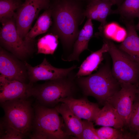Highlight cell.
Segmentation results:
<instances>
[{
	"label": "cell",
	"mask_w": 139,
	"mask_h": 139,
	"mask_svg": "<svg viewBox=\"0 0 139 139\" xmlns=\"http://www.w3.org/2000/svg\"><path fill=\"white\" fill-rule=\"evenodd\" d=\"M104 42L100 49L92 52L83 61L79 67L78 72L75 74V77L88 76L97 69L103 59L104 54L108 52V51L107 44L105 42Z\"/></svg>",
	"instance_id": "cell-19"
},
{
	"label": "cell",
	"mask_w": 139,
	"mask_h": 139,
	"mask_svg": "<svg viewBox=\"0 0 139 139\" xmlns=\"http://www.w3.org/2000/svg\"><path fill=\"white\" fill-rule=\"evenodd\" d=\"M136 95L127 126L131 131L136 132L139 130V96L137 97Z\"/></svg>",
	"instance_id": "cell-26"
},
{
	"label": "cell",
	"mask_w": 139,
	"mask_h": 139,
	"mask_svg": "<svg viewBox=\"0 0 139 139\" xmlns=\"http://www.w3.org/2000/svg\"><path fill=\"white\" fill-rule=\"evenodd\" d=\"M55 107L62 116L66 132L70 136L82 139L83 124L81 119L75 114L65 103L60 102Z\"/></svg>",
	"instance_id": "cell-14"
},
{
	"label": "cell",
	"mask_w": 139,
	"mask_h": 139,
	"mask_svg": "<svg viewBox=\"0 0 139 139\" xmlns=\"http://www.w3.org/2000/svg\"><path fill=\"white\" fill-rule=\"evenodd\" d=\"M51 8L46 10L37 18L34 26L28 33L24 39L33 42L38 35L46 32L52 24Z\"/></svg>",
	"instance_id": "cell-20"
},
{
	"label": "cell",
	"mask_w": 139,
	"mask_h": 139,
	"mask_svg": "<svg viewBox=\"0 0 139 139\" xmlns=\"http://www.w3.org/2000/svg\"><path fill=\"white\" fill-rule=\"evenodd\" d=\"M137 93L139 95V90H138H138Z\"/></svg>",
	"instance_id": "cell-33"
},
{
	"label": "cell",
	"mask_w": 139,
	"mask_h": 139,
	"mask_svg": "<svg viewBox=\"0 0 139 139\" xmlns=\"http://www.w3.org/2000/svg\"><path fill=\"white\" fill-rule=\"evenodd\" d=\"M50 0H25L17 10L14 16L18 32L22 39L40 11L50 7Z\"/></svg>",
	"instance_id": "cell-8"
},
{
	"label": "cell",
	"mask_w": 139,
	"mask_h": 139,
	"mask_svg": "<svg viewBox=\"0 0 139 139\" xmlns=\"http://www.w3.org/2000/svg\"><path fill=\"white\" fill-rule=\"evenodd\" d=\"M75 80L84 95L93 97L103 105L121 88L108 65L102 66L88 76L76 77Z\"/></svg>",
	"instance_id": "cell-2"
},
{
	"label": "cell",
	"mask_w": 139,
	"mask_h": 139,
	"mask_svg": "<svg viewBox=\"0 0 139 139\" xmlns=\"http://www.w3.org/2000/svg\"><path fill=\"white\" fill-rule=\"evenodd\" d=\"M120 84V89L106 102L116 110L123 121L125 126H127L138 89L135 84Z\"/></svg>",
	"instance_id": "cell-9"
},
{
	"label": "cell",
	"mask_w": 139,
	"mask_h": 139,
	"mask_svg": "<svg viewBox=\"0 0 139 139\" xmlns=\"http://www.w3.org/2000/svg\"><path fill=\"white\" fill-rule=\"evenodd\" d=\"M72 112L81 119L94 121L100 109L96 103L86 99H76L72 97L62 99Z\"/></svg>",
	"instance_id": "cell-13"
},
{
	"label": "cell",
	"mask_w": 139,
	"mask_h": 139,
	"mask_svg": "<svg viewBox=\"0 0 139 139\" xmlns=\"http://www.w3.org/2000/svg\"><path fill=\"white\" fill-rule=\"evenodd\" d=\"M119 13L126 20L139 17V0H124L118 8L112 11Z\"/></svg>",
	"instance_id": "cell-21"
},
{
	"label": "cell",
	"mask_w": 139,
	"mask_h": 139,
	"mask_svg": "<svg viewBox=\"0 0 139 139\" xmlns=\"http://www.w3.org/2000/svg\"><path fill=\"white\" fill-rule=\"evenodd\" d=\"M136 138L139 139V130H138L136 132Z\"/></svg>",
	"instance_id": "cell-31"
},
{
	"label": "cell",
	"mask_w": 139,
	"mask_h": 139,
	"mask_svg": "<svg viewBox=\"0 0 139 139\" xmlns=\"http://www.w3.org/2000/svg\"><path fill=\"white\" fill-rule=\"evenodd\" d=\"M58 38L57 35L51 33L39 39L37 43V53L53 54L58 46Z\"/></svg>",
	"instance_id": "cell-22"
},
{
	"label": "cell",
	"mask_w": 139,
	"mask_h": 139,
	"mask_svg": "<svg viewBox=\"0 0 139 139\" xmlns=\"http://www.w3.org/2000/svg\"><path fill=\"white\" fill-rule=\"evenodd\" d=\"M4 112L3 117L11 126L26 136L32 128L34 109L28 99H17L1 103Z\"/></svg>",
	"instance_id": "cell-5"
},
{
	"label": "cell",
	"mask_w": 139,
	"mask_h": 139,
	"mask_svg": "<svg viewBox=\"0 0 139 139\" xmlns=\"http://www.w3.org/2000/svg\"><path fill=\"white\" fill-rule=\"evenodd\" d=\"M121 129L106 126L96 129L100 139H124L133 138L129 134L123 133Z\"/></svg>",
	"instance_id": "cell-24"
},
{
	"label": "cell",
	"mask_w": 139,
	"mask_h": 139,
	"mask_svg": "<svg viewBox=\"0 0 139 139\" xmlns=\"http://www.w3.org/2000/svg\"><path fill=\"white\" fill-rule=\"evenodd\" d=\"M33 84L11 80L0 75V103L17 99H28L32 96Z\"/></svg>",
	"instance_id": "cell-11"
},
{
	"label": "cell",
	"mask_w": 139,
	"mask_h": 139,
	"mask_svg": "<svg viewBox=\"0 0 139 139\" xmlns=\"http://www.w3.org/2000/svg\"><path fill=\"white\" fill-rule=\"evenodd\" d=\"M135 28L136 30H137L139 31V20L138 22V24L135 26Z\"/></svg>",
	"instance_id": "cell-32"
},
{
	"label": "cell",
	"mask_w": 139,
	"mask_h": 139,
	"mask_svg": "<svg viewBox=\"0 0 139 139\" xmlns=\"http://www.w3.org/2000/svg\"><path fill=\"white\" fill-rule=\"evenodd\" d=\"M104 105L94 121L95 125L122 129L125 126L124 123L116 110L107 102Z\"/></svg>",
	"instance_id": "cell-18"
},
{
	"label": "cell",
	"mask_w": 139,
	"mask_h": 139,
	"mask_svg": "<svg viewBox=\"0 0 139 139\" xmlns=\"http://www.w3.org/2000/svg\"><path fill=\"white\" fill-rule=\"evenodd\" d=\"M24 65L27 70L29 83L33 84L39 81H49L67 76L77 68L74 65L66 68H59L52 66L45 58L39 65L33 67L26 62Z\"/></svg>",
	"instance_id": "cell-10"
},
{
	"label": "cell",
	"mask_w": 139,
	"mask_h": 139,
	"mask_svg": "<svg viewBox=\"0 0 139 139\" xmlns=\"http://www.w3.org/2000/svg\"><path fill=\"white\" fill-rule=\"evenodd\" d=\"M93 30L92 20L88 19L83 27L80 31L71 53L65 61H79L81 54L84 50L88 49V43L93 36Z\"/></svg>",
	"instance_id": "cell-16"
},
{
	"label": "cell",
	"mask_w": 139,
	"mask_h": 139,
	"mask_svg": "<svg viewBox=\"0 0 139 139\" xmlns=\"http://www.w3.org/2000/svg\"><path fill=\"white\" fill-rule=\"evenodd\" d=\"M75 75L72 73L67 76L33 86L32 96L42 106L55 107L62 99L72 96L76 88Z\"/></svg>",
	"instance_id": "cell-4"
},
{
	"label": "cell",
	"mask_w": 139,
	"mask_h": 139,
	"mask_svg": "<svg viewBox=\"0 0 139 139\" xmlns=\"http://www.w3.org/2000/svg\"><path fill=\"white\" fill-rule=\"evenodd\" d=\"M125 22L127 35L118 48L139 64V37L133 20Z\"/></svg>",
	"instance_id": "cell-15"
},
{
	"label": "cell",
	"mask_w": 139,
	"mask_h": 139,
	"mask_svg": "<svg viewBox=\"0 0 139 139\" xmlns=\"http://www.w3.org/2000/svg\"><path fill=\"white\" fill-rule=\"evenodd\" d=\"M0 75L8 79L25 83L26 71L22 65L2 47L0 49Z\"/></svg>",
	"instance_id": "cell-12"
},
{
	"label": "cell",
	"mask_w": 139,
	"mask_h": 139,
	"mask_svg": "<svg viewBox=\"0 0 139 139\" xmlns=\"http://www.w3.org/2000/svg\"><path fill=\"white\" fill-rule=\"evenodd\" d=\"M120 26L115 22L106 24L103 26H100L99 28L100 34L103 38L108 39L114 40Z\"/></svg>",
	"instance_id": "cell-27"
},
{
	"label": "cell",
	"mask_w": 139,
	"mask_h": 139,
	"mask_svg": "<svg viewBox=\"0 0 139 139\" xmlns=\"http://www.w3.org/2000/svg\"><path fill=\"white\" fill-rule=\"evenodd\" d=\"M27 136L11 126L3 117L0 121V139H22Z\"/></svg>",
	"instance_id": "cell-25"
},
{
	"label": "cell",
	"mask_w": 139,
	"mask_h": 139,
	"mask_svg": "<svg viewBox=\"0 0 139 139\" xmlns=\"http://www.w3.org/2000/svg\"><path fill=\"white\" fill-rule=\"evenodd\" d=\"M111 2L105 1L94 0L90 1L85 10L84 14L88 19L100 22L101 26L107 24L106 19L111 12Z\"/></svg>",
	"instance_id": "cell-17"
},
{
	"label": "cell",
	"mask_w": 139,
	"mask_h": 139,
	"mask_svg": "<svg viewBox=\"0 0 139 139\" xmlns=\"http://www.w3.org/2000/svg\"><path fill=\"white\" fill-rule=\"evenodd\" d=\"M127 33V31L120 26L114 40L118 42L123 41L126 37Z\"/></svg>",
	"instance_id": "cell-29"
},
{
	"label": "cell",
	"mask_w": 139,
	"mask_h": 139,
	"mask_svg": "<svg viewBox=\"0 0 139 139\" xmlns=\"http://www.w3.org/2000/svg\"><path fill=\"white\" fill-rule=\"evenodd\" d=\"M50 7L53 20V33L58 36L64 50L69 52V55L79 33V27L86 17L85 9L77 0H58Z\"/></svg>",
	"instance_id": "cell-1"
},
{
	"label": "cell",
	"mask_w": 139,
	"mask_h": 139,
	"mask_svg": "<svg viewBox=\"0 0 139 139\" xmlns=\"http://www.w3.org/2000/svg\"><path fill=\"white\" fill-rule=\"evenodd\" d=\"M103 42L108 46V52L111 58V71L120 83L135 84L139 77V64L118 48L109 39L103 38Z\"/></svg>",
	"instance_id": "cell-6"
},
{
	"label": "cell",
	"mask_w": 139,
	"mask_h": 139,
	"mask_svg": "<svg viewBox=\"0 0 139 139\" xmlns=\"http://www.w3.org/2000/svg\"><path fill=\"white\" fill-rule=\"evenodd\" d=\"M34 116L29 136L32 139H65L70 136L63 128V122L55 107L37 103L33 106Z\"/></svg>",
	"instance_id": "cell-3"
},
{
	"label": "cell",
	"mask_w": 139,
	"mask_h": 139,
	"mask_svg": "<svg viewBox=\"0 0 139 139\" xmlns=\"http://www.w3.org/2000/svg\"><path fill=\"white\" fill-rule=\"evenodd\" d=\"M21 0H0V21L14 17L17 10L22 4Z\"/></svg>",
	"instance_id": "cell-23"
},
{
	"label": "cell",
	"mask_w": 139,
	"mask_h": 139,
	"mask_svg": "<svg viewBox=\"0 0 139 139\" xmlns=\"http://www.w3.org/2000/svg\"><path fill=\"white\" fill-rule=\"evenodd\" d=\"M0 43L4 47L20 58L27 57L32 49L33 42L22 39L19 34L14 17L1 21Z\"/></svg>",
	"instance_id": "cell-7"
},
{
	"label": "cell",
	"mask_w": 139,
	"mask_h": 139,
	"mask_svg": "<svg viewBox=\"0 0 139 139\" xmlns=\"http://www.w3.org/2000/svg\"><path fill=\"white\" fill-rule=\"evenodd\" d=\"M94 0H90V1ZM102 1H110L113 4H116L118 6L122 3L124 0H99Z\"/></svg>",
	"instance_id": "cell-30"
},
{
	"label": "cell",
	"mask_w": 139,
	"mask_h": 139,
	"mask_svg": "<svg viewBox=\"0 0 139 139\" xmlns=\"http://www.w3.org/2000/svg\"><path fill=\"white\" fill-rule=\"evenodd\" d=\"M82 122V139H100L92 121L83 119Z\"/></svg>",
	"instance_id": "cell-28"
}]
</instances>
